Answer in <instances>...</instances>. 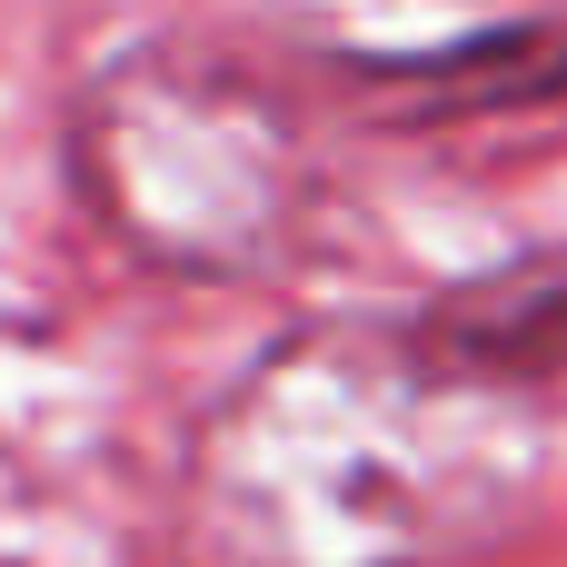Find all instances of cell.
<instances>
[{
	"label": "cell",
	"instance_id": "cell-2",
	"mask_svg": "<svg viewBox=\"0 0 567 567\" xmlns=\"http://www.w3.org/2000/svg\"><path fill=\"white\" fill-rule=\"evenodd\" d=\"M429 349L468 379H558L567 369V249L508 259L488 279H468L439 319Z\"/></svg>",
	"mask_w": 567,
	"mask_h": 567
},
{
	"label": "cell",
	"instance_id": "cell-1",
	"mask_svg": "<svg viewBox=\"0 0 567 567\" xmlns=\"http://www.w3.org/2000/svg\"><path fill=\"white\" fill-rule=\"evenodd\" d=\"M319 20L389 70H478L567 50V0H319Z\"/></svg>",
	"mask_w": 567,
	"mask_h": 567
}]
</instances>
